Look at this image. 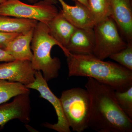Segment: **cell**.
Returning a JSON list of instances; mask_svg holds the SVG:
<instances>
[{
    "label": "cell",
    "mask_w": 132,
    "mask_h": 132,
    "mask_svg": "<svg viewBox=\"0 0 132 132\" xmlns=\"http://www.w3.org/2000/svg\"><path fill=\"white\" fill-rule=\"evenodd\" d=\"M109 58L132 71V43H128L126 47L112 54Z\"/></svg>",
    "instance_id": "cell-19"
},
{
    "label": "cell",
    "mask_w": 132,
    "mask_h": 132,
    "mask_svg": "<svg viewBox=\"0 0 132 132\" xmlns=\"http://www.w3.org/2000/svg\"><path fill=\"white\" fill-rule=\"evenodd\" d=\"M60 99L64 114L73 131L82 132L88 128L91 102L87 90L76 87L64 90Z\"/></svg>",
    "instance_id": "cell-4"
},
{
    "label": "cell",
    "mask_w": 132,
    "mask_h": 132,
    "mask_svg": "<svg viewBox=\"0 0 132 132\" xmlns=\"http://www.w3.org/2000/svg\"><path fill=\"white\" fill-rule=\"evenodd\" d=\"M38 0H28L29 2L31 3H33V4L38 2ZM42 1H45V2L49 3L51 4H53V5L56 4L58 2L57 0H42Z\"/></svg>",
    "instance_id": "cell-22"
},
{
    "label": "cell",
    "mask_w": 132,
    "mask_h": 132,
    "mask_svg": "<svg viewBox=\"0 0 132 132\" xmlns=\"http://www.w3.org/2000/svg\"><path fill=\"white\" fill-rule=\"evenodd\" d=\"M87 2L88 9L96 24L110 17L111 5L110 0H87Z\"/></svg>",
    "instance_id": "cell-17"
},
{
    "label": "cell",
    "mask_w": 132,
    "mask_h": 132,
    "mask_svg": "<svg viewBox=\"0 0 132 132\" xmlns=\"http://www.w3.org/2000/svg\"><path fill=\"white\" fill-rule=\"evenodd\" d=\"M55 46L62 49L61 45L51 35L47 25L38 22L34 29L31 43L33 53L31 62L34 69L42 72L47 82L58 77L61 67L60 59L51 56L52 48Z\"/></svg>",
    "instance_id": "cell-3"
},
{
    "label": "cell",
    "mask_w": 132,
    "mask_h": 132,
    "mask_svg": "<svg viewBox=\"0 0 132 132\" xmlns=\"http://www.w3.org/2000/svg\"><path fill=\"white\" fill-rule=\"evenodd\" d=\"M75 1H77L82 3L85 5L88 8V4L87 0H73Z\"/></svg>",
    "instance_id": "cell-23"
},
{
    "label": "cell",
    "mask_w": 132,
    "mask_h": 132,
    "mask_svg": "<svg viewBox=\"0 0 132 132\" xmlns=\"http://www.w3.org/2000/svg\"><path fill=\"white\" fill-rule=\"evenodd\" d=\"M6 1H7V0H0V4L2 3L5 2Z\"/></svg>",
    "instance_id": "cell-24"
},
{
    "label": "cell",
    "mask_w": 132,
    "mask_h": 132,
    "mask_svg": "<svg viewBox=\"0 0 132 132\" xmlns=\"http://www.w3.org/2000/svg\"><path fill=\"white\" fill-rule=\"evenodd\" d=\"M115 96L122 111L132 120V86L125 92L115 91Z\"/></svg>",
    "instance_id": "cell-18"
},
{
    "label": "cell",
    "mask_w": 132,
    "mask_h": 132,
    "mask_svg": "<svg viewBox=\"0 0 132 132\" xmlns=\"http://www.w3.org/2000/svg\"><path fill=\"white\" fill-rule=\"evenodd\" d=\"M19 34L0 32V48L5 49L10 42Z\"/></svg>",
    "instance_id": "cell-20"
},
{
    "label": "cell",
    "mask_w": 132,
    "mask_h": 132,
    "mask_svg": "<svg viewBox=\"0 0 132 132\" xmlns=\"http://www.w3.org/2000/svg\"><path fill=\"white\" fill-rule=\"evenodd\" d=\"M35 71L31 61L14 60L0 64V79L20 82L26 86L35 80Z\"/></svg>",
    "instance_id": "cell-9"
},
{
    "label": "cell",
    "mask_w": 132,
    "mask_h": 132,
    "mask_svg": "<svg viewBox=\"0 0 132 132\" xmlns=\"http://www.w3.org/2000/svg\"><path fill=\"white\" fill-rule=\"evenodd\" d=\"M29 92L30 89L20 82L0 79V104L19 95Z\"/></svg>",
    "instance_id": "cell-16"
},
{
    "label": "cell",
    "mask_w": 132,
    "mask_h": 132,
    "mask_svg": "<svg viewBox=\"0 0 132 132\" xmlns=\"http://www.w3.org/2000/svg\"><path fill=\"white\" fill-rule=\"evenodd\" d=\"M85 87L91 102L88 128L98 132H132V120L119 106L113 88L91 78Z\"/></svg>",
    "instance_id": "cell-1"
},
{
    "label": "cell",
    "mask_w": 132,
    "mask_h": 132,
    "mask_svg": "<svg viewBox=\"0 0 132 132\" xmlns=\"http://www.w3.org/2000/svg\"><path fill=\"white\" fill-rule=\"evenodd\" d=\"M62 7V12L66 19L77 28H93L96 22L88 9L82 3L75 1L70 6L64 0H57Z\"/></svg>",
    "instance_id": "cell-11"
},
{
    "label": "cell",
    "mask_w": 132,
    "mask_h": 132,
    "mask_svg": "<svg viewBox=\"0 0 132 132\" xmlns=\"http://www.w3.org/2000/svg\"><path fill=\"white\" fill-rule=\"evenodd\" d=\"M111 17L127 41L132 43L131 0H110Z\"/></svg>",
    "instance_id": "cell-10"
},
{
    "label": "cell",
    "mask_w": 132,
    "mask_h": 132,
    "mask_svg": "<svg viewBox=\"0 0 132 132\" xmlns=\"http://www.w3.org/2000/svg\"><path fill=\"white\" fill-rule=\"evenodd\" d=\"M14 58L5 50L0 48V62L12 61L14 60Z\"/></svg>",
    "instance_id": "cell-21"
},
{
    "label": "cell",
    "mask_w": 132,
    "mask_h": 132,
    "mask_svg": "<svg viewBox=\"0 0 132 132\" xmlns=\"http://www.w3.org/2000/svg\"><path fill=\"white\" fill-rule=\"evenodd\" d=\"M66 56L69 77L93 78L119 92H125L132 86V71L119 64L104 61L93 54L69 52Z\"/></svg>",
    "instance_id": "cell-2"
},
{
    "label": "cell",
    "mask_w": 132,
    "mask_h": 132,
    "mask_svg": "<svg viewBox=\"0 0 132 132\" xmlns=\"http://www.w3.org/2000/svg\"><path fill=\"white\" fill-rule=\"evenodd\" d=\"M35 80L34 82L26 86L29 89L37 90L40 94V97L49 102L54 108L58 118V121L54 124L46 123L43 124L45 127L59 132H71L60 98H57L48 86L47 82L43 76L40 71H36Z\"/></svg>",
    "instance_id": "cell-7"
},
{
    "label": "cell",
    "mask_w": 132,
    "mask_h": 132,
    "mask_svg": "<svg viewBox=\"0 0 132 132\" xmlns=\"http://www.w3.org/2000/svg\"><path fill=\"white\" fill-rule=\"evenodd\" d=\"M29 93L15 97L13 101L0 105V127L3 128L10 121L18 119L25 124L31 121Z\"/></svg>",
    "instance_id": "cell-8"
},
{
    "label": "cell",
    "mask_w": 132,
    "mask_h": 132,
    "mask_svg": "<svg viewBox=\"0 0 132 132\" xmlns=\"http://www.w3.org/2000/svg\"><path fill=\"white\" fill-rule=\"evenodd\" d=\"M95 46L93 54L104 60L128 45L120 35L117 25L111 17L97 23L93 28Z\"/></svg>",
    "instance_id": "cell-6"
},
{
    "label": "cell",
    "mask_w": 132,
    "mask_h": 132,
    "mask_svg": "<svg viewBox=\"0 0 132 132\" xmlns=\"http://www.w3.org/2000/svg\"><path fill=\"white\" fill-rule=\"evenodd\" d=\"M34 29L27 32L19 34L10 42L4 49L14 60L32 61L33 53L31 44Z\"/></svg>",
    "instance_id": "cell-14"
},
{
    "label": "cell",
    "mask_w": 132,
    "mask_h": 132,
    "mask_svg": "<svg viewBox=\"0 0 132 132\" xmlns=\"http://www.w3.org/2000/svg\"><path fill=\"white\" fill-rule=\"evenodd\" d=\"M38 22L35 20L0 15V32L23 34L34 29Z\"/></svg>",
    "instance_id": "cell-15"
},
{
    "label": "cell",
    "mask_w": 132,
    "mask_h": 132,
    "mask_svg": "<svg viewBox=\"0 0 132 132\" xmlns=\"http://www.w3.org/2000/svg\"><path fill=\"white\" fill-rule=\"evenodd\" d=\"M58 13L54 5L43 1L29 5L20 0H7L0 4V15L35 20L47 25Z\"/></svg>",
    "instance_id": "cell-5"
},
{
    "label": "cell",
    "mask_w": 132,
    "mask_h": 132,
    "mask_svg": "<svg viewBox=\"0 0 132 132\" xmlns=\"http://www.w3.org/2000/svg\"><path fill=\"white\" fill-rule=\"evenodd\" d=\"M47 25L51 35L61 45L62 50L66 56L69 53L67 51L66 46L77 28L66 19L61 10Z\"/></svg>",
    "instance_id": "cell-13"
},
{
    "label": "cell",
    "mask_w": 132,
    "mask_h": 132,
    "mask_svg": "<svg viewBox=\"0 0 132 132\" xmlns=\"http://www.w3.org/2000/svg\"><path fill=\"white\" fill-rule=\"evenodd\" d=\"M95 38L93 28H76L66 47L67 51L76 54H93Z\"/></svg>",
    "instance_id": "cell-12"
}]
</instances>
